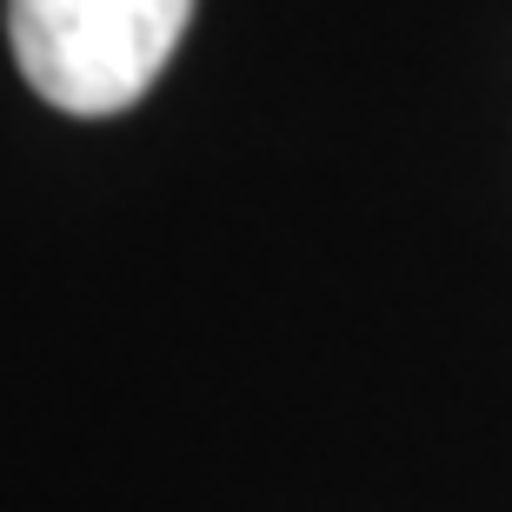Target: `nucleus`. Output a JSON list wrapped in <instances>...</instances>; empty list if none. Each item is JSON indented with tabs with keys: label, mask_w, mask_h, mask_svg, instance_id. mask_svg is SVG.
<instances>
[{
	"label": "nucleus",
	"mask_w": 512,
	"mask_h": 512,
	"mask_svg": "<svg viewBox=\"0 0 512 512\" xmlns=\"http://www.w3.org/2000/svg\"><path fill=\"white\" fill-rule=\"evenodd\" d=\"M187 14L193 0H7V40L47 107L94 120L160 80Z\"/></svg>",
	"instance_id": "1"
}]
</instances>
